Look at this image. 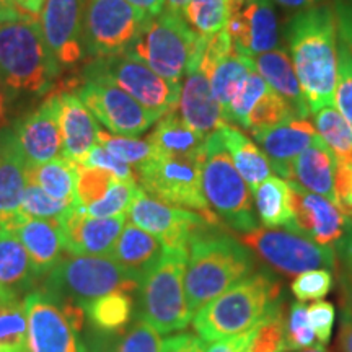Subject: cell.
Wrapping results in <instances>:
<instances>
[{"label": "cell", "instance_id": "36", "mask_svg": "<svg viewBox=\"0 0 352 352\" xmlns=\"http://www.w3.org/2000/svg\"><path fill=\"white\" fill-rule=\"evenodd\" d=\"M315 129L336 158V165L352 164V127L334 107L314 113Z\"/></svg>", "mask_w": 352, "mask_h": 352}, {"label": "cell", "instance_id": "60", "mask_svg": "<svg viewBox=\"0 0 352 352\" xmlns=\"http://www.w3.org/2000/svg\"><path fill=\"white\" fill-rule=\"evenodd\" d=\"M189 0H165V8L166 10L176 13V15H184Z\"/></svg>", "mask_w": 352, "mask_h": 352}, {"label": "cell", "instance_id": "25", "mask_svg": "<svg viewBox=\"0 0 352 352\" xmlns=\"http://www.w3.org/2000/svg\"><path fill=\"white\" fill-rule=\"evenodd\" d=\"M32 259L34 274L44 279L52 267L63 259L64 243L59 220L33 219L23 215L13 230Z\"/></svg>", "mask_w": 352, "mask_h": 352}, {"label": "cell", "instance_id": "5", "mask_svg": "<svg viewBox=\"0 0 352 352\" xmlns=\"http://www.w3.org/2000/svg\"><path fill=\"white\" fill-rule=\"evenodd\" d=\"M202 192L215 217L232 230L246 233L259 227L253 195L228 155L220 132L204 142L201 158Z\"/></svg>", "mask_w": 352, "mask_h": 352}, {"label": "cell", "instance_id": "26", "mask_svg": "<svg viewBox=\"0 0 352 352\" xmlns=\"http://www.w3.org/2000/svg\"><path fill=\"white\" fill-rule=\"evenodd\" d=\"M253 69L264 78L270 88L279 94L294 108L298 120H307L310 116L305 95L294 69L290 54L283 47L264 52V54L250 57Z\"/></svg>", "mask_w": 352, "mask_h": 352}, {"label": "cell", "instance_id": "57", "mask_svg": "<svg viewBox=\"0 0 352 352\" xmlns=\"http://www.w3.org/2000/svg\"><path fill=\"white\" fill-rule=\"evenodd\" d=\"M338 245H340V248H341V254H342V258H344L346 266L349 267V271L352 274V217L347 219L344 236H342Z\"/></svg>", "mask_w": 352, "mask_h": 352}, {"label": "cell", "instance_id": "41", "mask_svg": "<svg viewBox=\"0 0 352 352\" xmlns=\"http://www.w3.org/2000/svg\"><path fill=\"white\" fill-rule=\"evenodd\" d=\"M98 144L134 170L155 155V151L147 139L127 138V135L111 134L108 131H98Z\"/></svg>", "mask_w": 352, "mask_h": 352}, {"label": "cell", "instance_id": "7", "mask_svg": "<svg viewBox=\"0 0 352 352\" xmlns=\"http://www.w3.org/2000/svg\"><path fill=\"white\" fill-rule=\"evenodd\" d=\"M201 36L184 16L165 10L147 19L126 52L135 56L166 80L182 83L195 59Z\"/></svg>", "mask_w": 352, "mask_h": 352}, {"label": "cell", "instance_id": "19", "mask_svg": "<svg viewBox=\"0 0 352 352\" xmlns=\"http://www.w3.org/2000/svg\"><path fill=\"white\" fill-rule=\"evenodd\" d=\"M127 214L116 217H90L76 206L60 223L64 252L70 256H109L126 226Z\"/></svg>", "mask_w": 352, "mask_h": 352}, {"label": "cell", "instance_id": "3", "mask_svg": "<svg viewBox=\"0 0 352 352\" xmlns=\"http://www.w3.org/2000/svg\"><path fill=\"white\" fill-rule=\"evenodd\" d=\"M253 270L252 250L235 236L220 230V226L196 230L188 243L184 272V287L192 315L252 274Z\"/></svg>", "mask_w": 352, "mask_h": 352}, {"label": "cell", "instance_id": "14", "mask_svg": "<svg viewBox=\"0 0 352 352\" xmlns=\"http://www.w3.org/2000/svg\"><path fill=\"white\" fill-rule=\"evenodd\" d=\"M28 316V352H88L82 329L59 300L41 289L25 297Z\"/></svg>", "mask_w": 352, "mask_h": 352}, {"label": "cell", "instance_id": "50", "mask_svg": "<svg viewBox=\"0 0 352 352\" xmlns=\"http://www.w3.org/2000/svg\"><path fill=\"white\" fill-rule=\"evenodd\" d=\"M336 318V308L333 303L324 300H316L308 307V321L314 328L318 344L324 346L329 341Z\"/></svg>", "mask_w": 352, "mask_h": 352}, {"label": "cell", "instance_id": "37", "mask_svg": "<svg viewBox=\"0 0 352 352\" xmlns=\"http://www.w3.org/2000/svg\"><path fill=\"white\" fill-rule=\"evenodd\" d=\"M228 0H189L184 20L202 38L214 36L227 28Z\"/></svg>", "mask_w": 352, "mask_h": 352}, {"label": "cell", "instance_id": "48", "mask_svg": "<svg viewBox=\"0 0 352 352\" xmlns=\"http://www.w3.org/2000/svg\"><path fill=\"white\" fill-rule=\"evenodd\" d=\"M333 287V276L328 270L305 271L292 283V294L298 302L320 300L327 297Z\"/></svg>", "mask_w": 352, "mask_h": 352}, {"label": "cell", "instance_id": "42", "mask_svg": "<svg viewBox=\"0 0 352 352\" xmlns=\"http://www.w3.org/2000/svg\"><path fill=\"white\" fill-rule=\"evenodd\" d=\"M116 176L108 171L94 168V166H85L77 164V182H76V197L77 204L87 209L91 204L103 199L108 189L111 188Z\"/></svg>", "mask_w": 352, "mask_h": 352}, {"label": "cell", "instance_id": "61", "mask_svg": "<svg viewBox=\"0 0 352 352\" xmlns=\"http://www.w3.org/2000/svg\"><path fill=\"white\" fill-rule=\"evenodd\" d=\"M16 8L21 7H19V3L15 0H0V15H6V13H10L16 10Z\"/></svg>", "mask_w": 352, "mask_h": 352}, {"label": "cell", "instance_id": "55", "mask_svg": "<svg viewBox=\"0 0 352 352\" xmlns=\"http://www.w3.org/2000/svg\"><path fill=\"white\" fill-rule=\"evenodd\" d=\"M340 346L342 352H352V311L344 310L341 318Z\"/></svg>", "mask_w": 352, "mask_h": 352}, {"label": "cell", "instance_id": "11", "mask_svg": "<svg viewBox=\"0 0 352 352\" xmlns=\"http://www.w3.org/2000/svg\"><path fill=\"white\" fill-rule=\"evenodd\" d=\"M147 19L126 0H88L83 20L85 59L126 52Z\"/></svg>", "mask_w": 352, "mask_h": 352}, {"label": "cell", "instance_id": "38", "mask_svg": "<svg viewBox=\"0 0 352 352\" xmlns=\"http://www.w3.org/2000/svg\"><path fill=\"white\" fill-rule=\"evenodd\" d=\"M298 120L296 111L279 94L272 88L264 94L258 103L254 104L248 118H246L243 129L253 132L267 129V127L283 124V122Z\"/></svg>", "mask_w": 352, "mask_h": 352}, {"label": "cell", "instance_id": "63", "mask_svg": "<svg viewBox=\"0 0 352 352\" xmlns=\"http://www.w3.org/2000/svg\"><path fill=\"white\" fill-rule=\"evenodd\" d=\"M228 2H232V0H228Z\"/></svg>", "mask_w": 352, "mask_h": 352}, {"label": "cell", "instance_id": "8", "mask_svg": "<svg viewBox=\"0 0 352 352\" xmlns=\"http://www.w3.org/2000/svg\"><path fill=\"white\" fill-rule=\"evenodd\" d=\"M74 91L111 134L139 138L162 118V114L151 111L126 94L95 60H88L82 69Z\"/></svg>", "mask_w": 352, "mask_h": 352}, {"label": "cell", "instance_id": "46", "mask_svg": "<svg viewBox=\"0 0 352 352\" xmlns=\"http://www.w3.org/2000/svg\"><path fill=\"white\" fill-rule=\"evenodd\" d=\"M334 108L352 127V51L338 39V76L334 88Z\"/></svg>", "mask_w": 352, "mask_h": 352}, {"label": "cell", "instance_id": "43", "mask_svg": "<svg viewBox=\"0 0 352 352\" xmlns=\"http://www.w3.org/2000/svg\"><path fill=\"white\" fill-rule=\"evenodd\" d=\"M139 191V183L135 182H122V179H114L111 188L104 195L103 199H100L90 208L85 209L87 215L90 217H116V215L127 214L132 201Z\"/></svg>", "mask_w": 352, "mask_h": 352}, {"label": "cell", "instance_id": "27", "mask_svg": "<svg viewBox=\"0 0 352 352\" xmlns=\"http://www.w3.org/2000/svg\"><path fill=\"white\" fill-rule=\"evenodd\" d=\"M292 182L327 197L340 208L336 195V158L321 138L294 160Z\"/></svg>", "mask_w": 352, "mask_h": 352}, {"label": "cell", "instance_id": "45", "mask_svg": "<svg viewBox=\"0 0 352 352\" xmlns=\"http://www.w3.org/2000/svg\"><path fill=\"white\" fill-rule=\"evenodd\" d=\"M314 328L308 321V307L305 302L292 303L289 318L285 320V351H302L316 344Z\"/></svg>", "mask_w": 352, "mask_h": 352}, {"label": "cell", "instance_id": "40", "mask_svg": "<svg viewBox=\"0 0 352 352\" xmlns=\"http://www.w3.org/2000/svg\"><path fill=\"white\" fill-rule=\"evenodd\" d=\"M250 59V57H248ZM252 65V63H250ZM270 90V85L264 82V78L259 76L256 70L250 69L248 76L245 77L243 83H241L240 90L236 91L235 98H233L230 108L227 109L226 113V120L230 124L241 127L243 129L246 118H248L250 111H252L254 104L258 103V100Z\"/></svg>", "mask_w": 352, "mask_h": 352}, {"label": "cell", "instance_id": "9", "mask_svg": "<svg viewBox=\"0 0 352 352\" xmlns=\"http://www.w3.org/2000/svg\"><path fill=\"white\" fill-rule=\"evenodd\" d=\"M139 289V283L109 256L63 258L43 279L41 290L63 302L83 307L114 290Z\"/></svg>", "mask_w": 352, "mask_h": 352}, {"label": "cell", "instance_id": "10", "mask_svg": "<svg viewBox=\"0 0 352 352\" xmlns=\"http://www.w3.org/2000/svg\"><path fill=\"white\" fill-rule=\"evenodd\" d=\"M201 158L202 155L186 158L155 153L134 171L139 186L145 192L166 204L199 212L220 226V220L210 210L202 192Z\"/></svg>", "mask_w": 352, "mask_h": 352}, {"label": "cell", "instance_id": "33", "mask_svg": "<svg viewBox=\"0 0 352 352\" xmlns=\"http://www.w3.org/2000/svg\"><path fill=\"white\" fill-rule=\"evenodd\" d=\"M132 310H134V302L131 292L126 290H114L83 305L85 320L101 334L122 331L131 323Z\"/></svg>", "mask_w": 352, "mask_h": 352}, {"label": "cell", "instance_id": "22", "mask_svg": "<svg viewBox=\"0 0 352 352\" xmlns=\"http://www.w3.org/2000/svg\"><path fill=\"white\" fill-rule=\"evenodd\" d=\"M253 138L280 178L292 182L294 160L320 139L315 126L307 120H292L253 132Z\"/></svg>", "mask_w": 352, "mask_h": 352}, {"label": "cell", "instance_id": "21", "mask_svg": "<svg viewBox=\"0 0 352 352\" xmlns=\"http://www.w3.org/2000/svg\"><path fill=\"white\" fill-rule=\"evenodd\" d=\"M178 113L192 131L206 139L227 122L208 76L196 63L189 65L183 77Z\"/></svg>", "mask_w": 352, "mask_h": 352}, {"label": "cell", "instance_id": "54", "mask_svg": "<svg viewBox=\"0 0 352 352\" xmlns=\"http://www.w3.org/2000/svg\"><path fill=\"white\" fill-rule=\"evenodd\" d=\"M13 101H15V98H13L10 90L0 78V131L10 124V108Z\"/></svg>", "mask_w": 352, "mask_h": 352}, {"label": "cell", "instance_id": "2", "mask_svg": "<svg viewBox=\"0 0 352 352\" xmlns=\"http://www.w3.org/2000/svg\"><path fill=\"white\" fill-rule=\"evenodd\" d=\"M60 76L38 15L23 8L0 15V78L13 98L51 94Z\"/></svg>", "mask_w": 352, "mask_h": 352}, {"label": "cell", "instance_id": "39", "mask_svg": "<svg viewBox=\"0 0 352 352\" xmlns=\"http://www.w3.org/2000/svg\"><path fill=\"white\" fill-rule=\"evenodd\" d=\"M77 204L56 199L43 191L34 183H26L23 197H21V214L33 219L63 220ZM80 208V206H78Z\"/></svg>", "mask_w": 352, "mask_h": 352}, {"label": "cell", "instance_id": "15", "mask_svg": "<svg viewBox=\"0 0 352 352\" xmlns=\"http://www.w3.org/2000/svg\"><path fill=\"white\" fill-rule=\"evenodd\" d=\"M127 217L134 226L152 233L164 250H188L191 235L208 226H219L195 210L166 204L139 186Z\"/></svg>", "mask_w": 352, "mask_h": 352}, {"label": "cell", "instance_id": "13", "mask_svg": "<svg viewBox=\"0 0 352 352\" xmlns=\"http://www.w3.org/2000/svg\"><path fill=\"white\" fill-rule=\"evenodd\" d=\"M91 60H95L96 65L116 85H120L126 94H129L151 111L164 116L178 109L182 83L166 80L165 77L158 76L155 70H152L135 56L122 52L118 56Z\"/></svg>", "mask_w": 352, "mask_h": 352}, {"label": "cell", "instance_id": "34", "mask_svg": "<svg viewBox=\"0 0 352 352\" xmlns=\"http://www.w3.org/2000/svg\"><path fill=\"white\" fill-rule=\"evenodd\" d=\"M26 178L56 199L77 204V164L60 157L41 165H26ZM78 206V204H77Z\"/></svg>", "mask_w": 352, "mask_h": 352}, {"label": "cell", "instance_id": "31", "mask_svg": "<svg viewBox=\"0 0 352 352\" xmlns=\"http://www.w3.org/2000/svg\"><path fill=\"white\" fill-rule=\"evenodd\" d=\"M219 132L233 165L250 188L254 189L259 183L270 178L272 175V166L266 153L240 127L226 122Z\"/></svg>", "mask_w": 352, "mask_h": 352}, {"label": "cell", "instance_id": "32", "mask_svg": "<svg viewBox=\"0 0 352 352\" xmlns=\"http://www.w3.org/2000/svg\"><path fill=\"white\" fill-rule=\"evenodd\" d=\"M147 140L152 144L155 153L160 155L199 158L206 138L192 131L179 116L178 109H175L164 114L155 122V127L147 135Z\"/></svg>", "mask_w": 352, "mask_h": 352}, {"label": "cell", "instance_id": "29", "mask_svg": "<svg viewBox=\"0 0 352 352\" xmlns=\"http://www.w3.org/2000/svg\"><path fill=\"white\" fill-rule=\"evenodd\" d=\"M38 280L30 254L15 232L0 230V294L25 298Z\"/></svg>", "mask_w": 352, "mask_h": 352}, {"label": "cell", "instance_id": "35", "mask_svg": "<svg viewBox=\"0 0 352 352\" xmlns=\"http://www.w3.org/2000/svg\"><path fill=\"white\" fill-rule=\"evenodd\" d=\"M0 352H28L25 298L0 294Z\"/></svg>", "mask_w": 352, "mask_h": 352}, {"label": "cell", "instance_id": "6", "mask_svg": "<svg viewBox=\"0 0 352 352\" xmlns=\"http://www.w3.org/2000/svg\"><path fill=\"white\" fill-rule=\"evenodd\" d=\"M186 261L188 250H164L139 284V318L160 334L182 331L195 316L184 287Z\"/></svg>", "mask_w": 352, "mask_h": 352}, {"label": "cell", "instance_id": "30", "mask_svg": "<svg viewBox=\"0 0 352 352\" xmlns=\"http://www.w3.org/2000/svg\"><path fill=\"white\" fill-rule=\"evenodd\" d=\"M252 191L258 219L264 228H283L297 233L292 189L287 179L271 175Z\"/></svg>", "mask_w": 352, "mask_h": 352}, {"label": "cell", "instance_id": "1", "mask_svg": "<svg viewBox=\"0 0 352 352\" xmlns=\"http://www.w3.org/2000/svg\"><path fill=\"white\" fill-rule=\"evenodd\" d=\"M285 41L310 113L334 104L338 76V25L334 7L316 3L285 25Z\"/></svg>", "mask_w": 352, "mask_h": 352}, {"label": "cell", "instance_id": "23", "mask_svg": "<svg viewBox=\"0 0 352 352\" xmlns=\"http://www.w3.org/2000/svg\"><path fill=\"white\" fill-rule=\"evenodd\" d=\"M26 183V162L8 124L0 131V230H13L23 217L20 209Z\"/></svg>", "mask_w": 352, "mask_h": 352}, {"label": "cell", "instance_id": "4", "mask_svg": "<svg viewBox=\"0 0 352 352\" xmlns=\"http://www.w3.org/2000/svg\"><path fill=\"white\" fill-rule=\"evenodd\" d=\"M280 307V283L267 272H252L192 316L197 336L206 342L246 333Z\"/></svg>", "mask_w": 352, "mask_h": 352}, {"label": "cell", "instance_id": "53", "mask_svg": "<svg viewBox=\"0 0 352 352\" xmlns=\"http://www.w3.org/2000/svg\"><path fill=\"white\" fill-rule=\"evenodd\" d=\"M259 327V324H258ZM258 327H254L250 331L236 334V336L226 338V340L214 341L209 347H206V352H246L250 344H252L254 333H256Z\"/></svg>", "mask_w": 352, "mask_h": 352}, {"label": "cell", "instance_id": "44", "mask_svg": "<svg viewBox=\"0 0 352 352\" xmlns=\"http://www.w3.org/2000/svg\"><path fill=\"white\" fill-rule=\"evenodd\" d=\"M246 352H287L285 351V316L283 305L266 316L254 333Z\"/></svg>", "mask_w": 352, "mask_h": 352}, {"label": "cell", "instance_id": "62", "mask_svg": "<svg viewBox=\"0 0 352 352\" xmlns=\"http://www.w3.org/2000/svg\"><path fill=\"white\" fill-rule=\"evenodd\" d=\"M294 352H328V351L324 349V347L321 346V344H315V346H311V347H307V349L294 351Z\"/></svg>", "mask_w": 352, "mask_h": 352}, {"label": "cell", "instance_id": "17", "mask_svg": "<svg viewBox=\"0 0 352 352\" xmlns=\"http://www.w3.org/2000/svg\"><path fill=\"white\" fill-rule=\"evenodd\" d=\"M227 33L239 54L254 57L279 47V25L270 0L228 2Z\"/></svg>", "mask_w": 352, "mask_h": 352}, {"label": "cell", "instance_id": "56", "mask_svg": "<svg viewBox=\"0 0 352 352\" xmlns=\"http://www.w3.org/2000/svg\"><path fill=\"white\" fill-rule=\"evenodd\" d=\"M126 2H129L132 7L138 8L148 19L160 15L165 10V0H126Z\"/></svg>", "mask_w": 352, "mask_h": 352}, {"label": "cell", "instance_id": "16", "mask_svg": "<svg viewBox=\"0 0 352 352\" xmlns=\"http://www.w3.org/2000/svg\"><path fill=\"white\" fill-rule=\"evenodd\" d=\"M87 3L88 0H44L39 12L44 39L63 74L87 60L83 50Z\"/></svg>", "mask_w": 352, "mask_h": 352}, {"label": "cell", "instance_id": "28", "mask_svg": "<svg viewBox=\"0 0 352 352\" xmlns=\"http://www.w3.org/2000/svg\"><path fill=\"white\" fill-rule=\"evenodd\" d=\"M164 253V246L152 233L134 223H126L109 258L116 261L126 274L140 284L144 276L155 266Z\"/></svg>", "mask_w": 352, "mask_h": 352}, {"label": "cell", "instance_id": "47", "mask_svg": "<svg viewBox=\"0 0 352 352\" xmlns=\"http://www.w3.org/2000/svg\"><path fill=\"white\" fill-rule=\"evenodd\" d=\"M164 340L155 328L147 321L138 318L132 327L122 334L113 352H162Z\"/></svg>", "mask_w": 352, "mask_h": 352}, {"label": "cell", "instance_id": "51", "mask_svg": "<svg viewBox=\"0 0 352 352\" xmlns=\"http://www.w3.org/2000/svg\"><path fill=\"white\" fill-rule=\"evenodd\" d=\"M206 342L195 333L171 334L162 344V352H206Z\"/></svg>", "mask_w": 352, "mask_h": 352}, {"label": "cell", "instance_id": "59", "mask_svg": "<svg viewBox=\"0 0 352 352\" xmlns=\"http://www.w3.org/2000/svg\"><path fill=\"white\" fill-rule=\"evenodd\" d=\"M19 3V7L23 8V10L33 13V15H39L41 8L44 6V0H15Z\"/></svg>", "mask_w": 352, "mask_h": 352}, {"label": "cell", "instance_id": "52", "mask_svg": "<svg viewBox=\"0 0 352 352\" xmlns=\"http://www.w3.org/2000/svg\"><path fill=\"white\" fill-rule=\"evenodd\" d=\"M336 195L342 212L352 217V164L336 165Z\"/></svg>", "mask_w": 352, "mask_h": 352}, {"label": "cell", "instance_id": "24", "mask_svg": "<svg viewBox=\"0 0 352 352\" xmlns=\"http://www.w3.org/2000/svg\"><path fill=\"white\" fill-rule=\"evenodd\" d=\"M57 96L63 157L74 164H82L91 148L98 144V121L76 91H57Z\"/></svg>", "mask_w": 352, "mask_h": 352}, {"label": "cell", "instance_id": "12", "mask_svg": "<svg viewBox=\"0 0 352 352\" xmlns=\"http://www.w3.org/2000/svg\"><path fill=\"white\" fill-rule=\"evenodd\" d=\"M240 241L256 252L276 271L298 276L311 270H333L334 250L283 228H256L241 233Z\"/></svg>", "mask_w": 352, "mask_h": 352}, {"label": "cell", "instance_id": "49", "mask_svg": "<svg viewBox=\"0 0 352 352\" xmlns=\"http://www.w3.org/2000/svg\"><path fill=\"white\" fill-rule=\"evenodd\" d=\"M80 165L85 166H94V168H100L108 171L113 176H116L118 179H122V182H135L138 183V176H135V171L131 165H127L126 162H122L116 155H113L111 152L107 151L103 145L96 144L94 148H91L90 153L85 157V160L82 162Z\"/></svg>", "mask_w": 352, "mask_h": 352}, {"label": "cell", "instance_id": "18", "mask_svg": "<svg viewBox=\"0 0 352 352\" xmlns=\"http://www.w3.org/2000/svg\"><path fill=\"white\" fill-rule=\"evenodd\" d=\"M12 129L26 165L47 164L63 157L57 94H50L36 108L13 121Z\"/></svg>", "mask_w": 352, "mask_h": 352}, {"label": "cell", "instance_id": "58", "mask_svg": "<svg viewBox=\"0 0 352 352\" xmlns=\"http://www.w3.org/2000/svg\"><path fill=\"white\" fill-rule=\"evenodd\" d=\"M272 3H277L283 8H287V10H294V12H300L303 8L314 7L316 3L321 2V0H270Z\"/></svg>", "mask_w": 352, "mask_h": 352}, {"label": "cell", "instance_id": "20", "mask_svg": "<svg viewBox=\"0 0 352 352\" xmlns=\"http://www.w3.org/2000/svg\"><path fill=\"white\" fill-rule=\"evenodd\" d=\"M289 184L292 189L297 233L324 246L340 243L344 236L349 215L327 197L308 191L298 183L289 182Z\"/></svg>", "mask_w": 352, "mask_h": 352}]
</instances>
